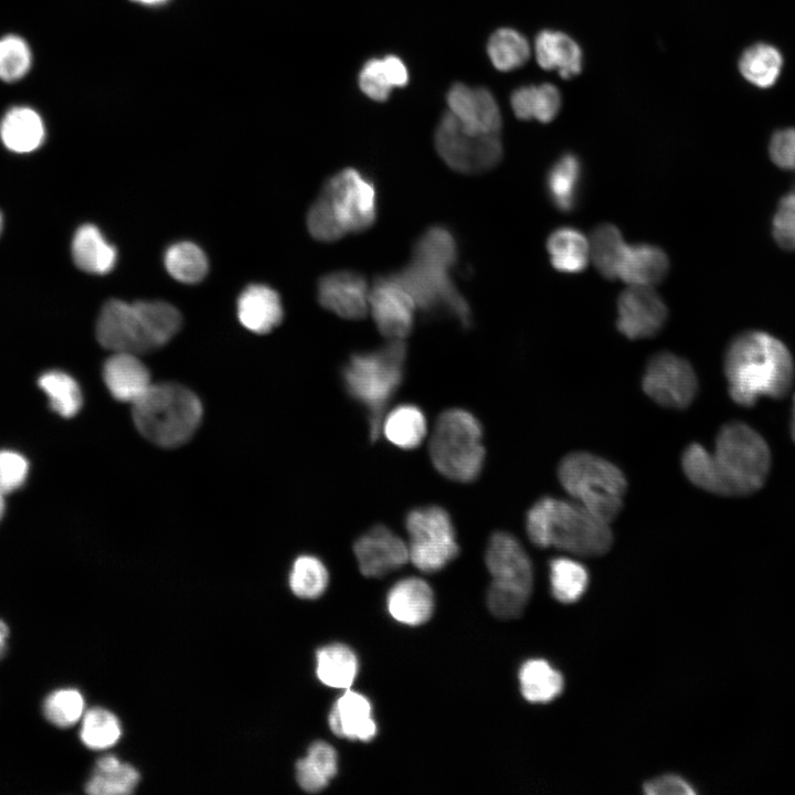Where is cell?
I'll list each match as a JSON object with an SVG mask.
<instances>
[{
	"instance_id": "cell-1",
	"label": "cell",
	"mask_w": 795,
	"mask_h": 795,
	"mask_svg": "<svg viewBox=\"0 0 795 795\" xmlns=\"http://www.w3.org/2000/svg\"><path fill=\"white\" fill-rule=\"evenodd\" d=\"M731 399L753 406L760 396L781 399L794 379V361L787 347L761 330H748L732 339L723 361Z\"/></svg>"
},
{
	"instance_id": "cell-2",
	"label": "cell",
	"mask_w": 795,
	"mask_h": 795,
	"mask_svg": "<svg viewBox=\"0 0 795 795\" xmlns=\"http://www.w3.org/2000/svg\"><path fill=\"white\" fill-rule=\"evenodd\" d=\"M526 531L539 548L554 547L580 556L602 555L614 540L610 522L573 499L551 496L539 498L527 511Z\"/></svg>"
},
{
	"instance_id": "cell-3",
	"label": "cell",
	"mask_w": 795,
	"mask_h": 795,
	"mask_svg": "<svg viewBox=\"0 0 795 795\" xmlns=\"http://www.w3.org/2000/svg\"><path fill=\"white\" fill-rule=\"evenodd\" d=\"M377 216L374 184L360 171L348 168L324 184L307 216L310 234L324 242L369 229Z\"/></svg>"
},
{
	"instance_id": "cell-4",
	"label": "cell",
	"mask_w": 795,
	"mask_h": 795,
	"mask_svg": "<svg viewBox=\"0 0 795 795\" xmlns=\"http://www.w3.org/2000/svg\"><path fill=\"white\" fill-rule=\"evenodd\" d=\"M405 358L404 341L389 340L377 350L352 354L341 371L348 395L365 410L372 442L379 437L385 409L402 382Z\"/></svg>"
},
{
	"instance_id": "cell-5",
	"label": "cell",
	"mask_w": 795,
	"mask_h": 795,
	"mask_svg": "<svg viewBox=\"0 0 795 795\" xmlns=\"http://www.w3.org/2000/svg\"><path fill=\"white\" fill-rule=\"evenodd\" d=\"M711 464L714 495H750L759 490L768 476L770 448L752 427L730 422L717 434Z\"/></svg>"
},
{
	"instance_id": "cell-6",
	"label": "cell",
	"mask_w": 795,
	"mask_h": 795,
	"mask_svg": "<svg viewBox=\"0 0 795 795\" xmlns=\"http://www.w3.org/2000/svg\"><path fill=\"white\" fill-rule=\"evenodd\" d=\"M202 417V405L188 388L177 383L151 384L132 404V418L148 441L176 447L195 432Z\"/></svg>"
},
{
	"instance_id": "cell-7",
	"label": "cell",
	"mask_w": 795,
	"mask_h": 795,
	"mask_svg": "<svg viewBox=\"0 0 795 795\" xmlns=\"http://www.w3.org/2000/svg\"><path fill=\"white\" fill-rule=\"evenodd\" d=\"M563 489L598 518L612 522L624 505L627 480L614 463L589 452L566 454L558 465Z\"/></svg>"
},
{
	"instance_id": "cell-8",
	"label": "cell",
	"mask_w": 795,
	"mask_h": 795,
	"mask_svg": "<svg viewBox=\"0 0 795 795\" xmlns=\"http://www.w3.org/2000/svg\"><path fill=\"white\" fill-rule=\"evenodd\" d=\"M435 469L458 481L475 480L483 470L485 447L478 418L463 409H448L437 417L428 443Z\"/></svg>"
},
{
	"instance_id": "cell-9",
	"label": "cell",
	"mask_w": 795,
	"mask_h": 795,
	"mask_svg": "<svg viewBox=\"0 0 795 795\" xmlns=\"http://www.w3.org/2000/svg\"><path fill=\"white\" fill-rule=\"evenodd\" d=\"M409 560L422 572L442 570L459 551L448 512L439 506L417 507L405 518Z\"/></svg>"
},
{
	"instance_id": "cell-10",
	"label": "cell",
	"mask_w": 795,
	"mask_h": 795,
	"mask_svg": "<svg viewBox=\"0 0 795 795\" xmlns=\"http://www.w3.org/2000/svg\"><path fill=\"white\" fill-rule=\"evenodd\" d=\"M487 569L492 577L487 595L506 605L526 606L532 591L531 561L512 534L496 531L489 538L486 556Z\"/></svg>"
},
{
	"instance_id": "cell-11",
	"label": "cell",
	"mask_w": 795,
	"mask_h": 795,
	"mask_svg": "<svg viewBox=\"0 0 795 795\" xmlns=\"http://www.w3.org/2000/svg\"><path fill=\"white\" fill-rule=\"evenodd\" d=\"M96 337L113 352L137 354L166 344L144 300L134 304L119 299L107 301L97 319Z\"/></svg>"
},
{
	"instance_id": "cell-12",
	"label": "cell",
	"mask_w": 795,
	"mask_h": 795,
	"mask_svg": "<svg viewBox=\"0 0 795 795\" xmlns=\"http://www.w3.org/2000/svg\"><path fill=\"white\" fill-rule=\"evenodd\" d=\"M451 267L441 263L412 258L396 276L413 297L416 307L427 312L444 311L463 327L470 326V309L453 284Z\"/></svg>"
},
{
	"instance_id": "cell-13",
	"label": "cell",
	"mask_w": 795,
	"mask_h": 795,
	"mask_svg": "<svg viewBox=\"0 0 795 795\" xmlns=\"http://www.w3.org/2000/svg\"><path fill=\"white\" fill-rule=\"evenodd\" d=\"M435 148L452 169L480 173L496 167L504 153L498 135H471L447 112L435 131Z\"/></svg>"
},
{
	"instance_id": "cell-14",
	"label": "cell",
	"mask_w": 795,
	"mask_h": 795,
	"mask_svg": "<svg viewBox=\"0 0 795 795\" xmlns=\"http://www.w3.org/2000/svg\"><path fill=\"white\" fill-rule=\"evenodd\" d=\"M642 388L658 405L682 410L695 400L698 380L688 360L670 351H659L646 363Z\"/></svg>"
},
{
	"instance_id": "cell-15",
	"label": "cell",
	"mask_w": 795,
	"mask_h": 795,
	"mask_svg": "<svg viewBox=\"0 0 795 795\" xmlns=\"http://www.w3.org/2000/svg\"><path fill=\"white\" fill-rule=\"evenodd\" d=\"M369 309L379 331L389 340H404L413 328L416 305L396 274L374 282Z\"/></svg>"
},
{
	"instance_id": "cell-16",
	"label": "cell",
	"mask_w": 795,
	"mask_h": 795,
	"mask_svg": "<svg viewBox=\"0 0 795 795\" xmlns=\"http://www.w3.org/2000/svg\"><path fill=\"white\" fill-rule=\"evenodd\" d=\"M668 319V308L654 287L628 286L617 299L616 327L630 340L656 336Z\"/></svg>"
},
{
	"instance_id": "cell-17",
	"label": "cell",
	"mask_w": 795,
	"mask_h": 795,
	"mask_svg": "<svg viewBox=\"0 0 795 795\" xmlns=\"http://www.w3.org/2000/svg\"><path fill=\"white\" fill-rule=\"evenodd\" d=\"M448 112L460 127L471 135H498L502 118L499 105L490 91L457 83L446 96Z\"/></svg>"
},
{
	"instance_id": "cell-18",
	"label": "cell",
	"mask_w": 795,
	"mask_h": 795,
	"mask_svg": "<svg viewBox=\"0 0 795 795\" xmlns=\"http://www.w3.org/2000/svg\"><path fill=\"white\" fill-rule=\"evenodd\" d=\"M360 572L368 577L384 576L409 561L407 544L383 524L361 534L353 544Z\"/></svg>"
},
{
	"instance_id": "cell-19",
	"label": "cell",
	"mask_w": 795,
	"mask_h": 795,
	"mask_svg": "<svg viewBox=\"0 0 795 795\" xmlns=\"http://www.w3.org/2000/svg\"><path fill=\"white\" fill-rule=\"evenodd\" d=\"M368 283L350 271L330 273L320 278L318 300L322 307L346 319H361L369 310Z\"/></svg>"
},
{
	"instance_id": "cell-20",
	"label": "cell",
	"mask_w": 795,
	"mask_h": 795,
	"mask_svg": "<svg viewBox=\"0 0 795 795\" xmlns=\"http://www.w3.org/2000/svg\"><path fill=\"white\" fill-rule=\"evenodd\" d=\"M328 722L330 730L339 738L369 742L377 734L370 701L350 689H346L335 702Z\"/></svg>"
},
{
	"instance_id": "cell-21",
	"label": "cell",
	"mask_w": 795,
	"mask_h": 795,
	"mask_svg": "<svg viewBox=\"0 0 795 795\" xmlns=\"http://www.w3.org/2000/svg\"><path fill=\"white\" fill-rule=\"evenodd\" d=\"M668 255L659 246L648 243L626 244L617 278L628 286L655 287L669 273Z\"/></svg>"
},
{
	"instance_id": "cell-22",
	"label": "cell",
	"mask_w": 795,
	"mask_h": 795,
	"mask_svg": "<svg viewBox=\"0 0 795 795\" xmlns=\"http://www.w3.org/2000/svg\"><path fill=\"white\" fill-rule=\"evenodd\" d=\"M103 378L113 398L131 404L152 384L145 364L128 352H114L104 363Z\"/></svg>"
},
{
	"instance_id": "cell-23",
	"label": "cell",
	"mask_w": 795,
	"mask_h": 795,
	"mask_svg": "<svg viewBox=\"0 0 795 795\" xmlns=\"http://www.w3.org/2000/svg\"><path fill=\"white\" fill-rule=\"evenodd\" d=\"M386 606L395 621L410 626L422 625L433 614L434 594L424 580L403 579L389 591Z\"/></svg>"
},
{
	"instance_id": "cell-24",
	"label": "cell",
	"mask_w": 795,
	"mask_h": 795,
	"mask_svg": "<svg viewBox=\"0 0 795 795\" xmlns=\"http://www.w3.org/2000/svg\"><path fill=\"white\" fill-rule=\"evenodd\" d=\"M533 52L541 68L556 71L562 78L569 80L582 71V50L574 39L563 32H539L534 39Z\"/></svg>"
},
{
	"instance_id": "cell-25",
	"label": "cell",
	"mask_w": 795,
	"mask_h": 795,
	"mask_svg": "<svg viewBox=\"0 0 795 795\" xmlns=\"http://www.w3.org/2000/svg\"><path fill=\"white\" fill-rule=\"evenodd\" d=\"M237 317L250 331L267 333L283 319L280 297L266 285H250L237 299Z\"/></svg>"
},
{
	"instance_id": "cell-26",
	"label": "cell",
	"mask_w": 795,
	"mask_h": 795,
	"mask_svg": "<svg viewBox=\"0 0 795 795\" xmlns=\"http://www.w3.org/2000/svg\"><path fill=\"white\" fill-rule=\"evenodd\" d=\"M583 163L573 152L560 156L549 168L545 189L550 202L560 212H572L581 197Z\"/></svg>"
},
{
	"instance_id": "cell-27",
	"label": "cell",
	"mask_w": 795,
	"mask_h": 795,
	"mask_svg": "<svg viewBox=\"0 0 795 795\" xmlns=\"http://www.w3.org/2000/svg\"><path fill=\"white\" fill-rule=\"evenodd\" d=\"M72 255L78 268L92 274L110 272L117 259L116 248L93 224H84L77 229L72 241Z\"/></svg>"
},
{
	"instance_id": "cell-28",
	"label": "cell",
	"mask_w": 795,
	"mask_h": 795,
	"mask_svg": "<svg viewBox=\"0 0 795 795\" xmlns=\"http://www.w3.org/2000/svg\"><path fill=\"white\" fill-rule=\"evenodd\" d=\"M552 266L563 274H579L590 261L589 237L572 226L555 229L547 240Z\"/></svg>"
},
{
	"instance_id": "cell-29",
	"label": "cell",
	"mask_w": 795,
	"mask_h": 795,
	"mask_svg": "<svg viewBox=\"0 0 795 795\" xmlns=\"http://www.w3.org/2000/svg\"><path fill=\"white\" fill-rule=\"evenodd\" d=\"M359 87L369 98L383 102L393 88L403 87L409 82V72L403 61L395 55L371 59L359 73Z\"/></svg>"
},
{
	"instance_id": "cell-30",
	"label": "cell",
	"mask_w": 795,
	"mask_h": 795,
	"mask_svg": "<svg viewBox=\"0 0 795 795\" xmlns=\"http://www.w3.org/2000/svg\"><path fill=\"white\" fill-rule=\"evenodd\" d=\"M510 104L517 118L548 124L558 116L562 98L555 85L542 83L518 87L511 94Z\"/></svg>"
},
{
	"instance_id": "cell-31",
	"label": "cell",
	"mask_w": 795,
	"mask_h": 795,
	"mask_svg": "<svg viewBox=\"0 0 795 795\" xmlns=\"http://www.w3.org/2000/svg\"><path fill=\"white\" fill-rule=\"evenodd\" d=\"M45 136L43 121L39 114L28 107L9 110L0 125V137L11 151L24 153L41 146Z\"/></svg>"
},
{
	"instance_id": "cell-32",
	"label": "cell",
	"mask_w": 795,
	"mask_h": 795,
	"mask_svg": "<svg viewBox=\"0 0 795 795\" xmlns=\"http://www.w3.org/2000/svg\"><path fill=\"white\" fill-rule=\"evenodd\" d=\"M140 775L130 764L121 762L115 755L100 757L85 784L91 795H126L134 792Z\"/></svg>"
},
{
	"instance_id": "cell-33",
	"label": "cell",
	"mask_w": 795,
	"mask_h": 795,
	"mask_svg": "<svg viewBox=\"0 0 795 795\" xmlns=\"http://www.w3.org/2000/svg\"><path fill=\"white\" fill-rule=\"evenodd\" d=\"M784 59L773 44L757 42L748 46L739 59V72L757 88H770L777 82Z\"/></svg>"
},
{
	"instance_id": "cell-34",
	"label": "cell",
	"mask_w": 795,
	"mask_h": 795,
	"mask_svg": "<svg viewBox=\"0 0 795 795\" xmlns=\"http://www.w3.org/2000/svg\"><path fill=\"white\" fill-rule=\"evenodd\" d=\"M381 432L394 446L414 449L422 444L427 432V423L418 406L401 404L384 415Z\"/></svg>"
},
{
	"instance_id": "cell-35",
	"label": "cell",
	"mask_w": 795,
	"mask_h": 795,
	"mask_svg": "<svg viewBox=\"0 0 795 795\" xmlns=\"http://www.w3.org/2000/svg\"><path fill=\"white\" fill-rule=\"evenodd\" d=\"M298 785L308 793H317L327 787L338 770L336 750L324 741L314 742L307 755L296 763Z\"/></svg>"
},
{
	"instance_id": "cell-36",
	"label": "cell",
	"mask_w": 795,
	"mask_h": 795,
	"mask_svg": "<svg viewBox=\"0 0 795 795\" xmlns=\"http://www.w3.org/2000/svg\"><path fill=\"white\" fill-rule=\"evenodd\" d=\"M358 672L356 654L346 645L331 644L316 654V674L326 686L349 689Z\"/></svg>"
},
{
	"instance_id": "cell-37",
	"label": "cell",
	"mask_w": 795,
	"mask_h": 795,
	"mask_svg": "<svg viewBox=\"0 0 795 795\" xmlns=\"http://www.w3.org/2000/svg\"><path fill=\"white\" fill-rule=\"evenodd\" d=\"M627 243L621 230L612 223L596 225L590 236V261L607 279H616L619 262Z\"/></svg>"
},
{
	"instance_id": "cell-38",
	"label": "cell",
	"mask_w": 795,
	"mask_h": 795,
	"mask_svg": "<svg viewBox=\"0 0 795 795\" xmlns=\"http://www.w3.org/2000/svg\"><path fill=\"white\" fill-rule=\"evenodd\" d=\"M519 681L523 697L533 703L553 700L564 685L562 675L542 659L526 661L520 668Z\"/></svg>"
},
{
	"instance_id": "cell-39",
	"label": "cell",
	"mask_w": 795,
	"mask_h": 795,
	"mask_svg": "<svg viewBox=\"0 0 795 795\" xmlns=\"http://www.w3.org/2000/svg\"><path fill=\"white\" fill-rule=\"evenodd\" d=\"M487 52L491 64L500 72H510L524 65L531 54L528 40L517 30L501 28L488 40Z\"/></svg>"
},
{
	"instance_id": "cell-40",
	"label": "cell",
	"mask_w": 795,
	"mask_h": 795,
	"mask_svg": "<svg viewBox=\"0 0 795 795\" xmlns=\"http://www.w3.org/2000/svg\"><path fill=\"white\" fill-rule=\"evenodd\" d=\"M39 388L49 399L53 411L63 417H72L82 407V392L78 383L67 373L50 370L38 379Z\"/></svg>"
},
{
	"instance_id": "cell-41",
	"label": "cell",
	"mask_w": 795,
	"mask_h": 795,
	"mask_svg": "<svg viewBox=\"0 0 795 795\" xmlns=\"http://www.w3.org/2000/svg\"><path fill=\"white\" fill-rule=\"evenodd\" d=\"M163 261L168 273L184 284L199 283L208 273L209 264L204 252L191 242L169 246Z\"/></svg>"
},
{
	"instance_id": "cell-42",
	"label": "cell",
	"mask_w": 795,
	"mask_h": 795,
	"mask_svg": "<svg viewBox=\"0 0 795 795\" xmlns=\"http://www.w3.org/2000/svg\"><path fill=\"white\" fill-rule=\"evenodd\" d=\"M550 581L553 596L562 603H572L585 592L589 573L573 559L556 558L550 562Z\"/></svg>"
},
{
	"instance_id": "cell-43",
	"label": "cell",
	"mask_w": 795,
	"mask_h": 795,
	"mask_svg": "<svg viewBox=\"0 0 795 795\" xmlns=\"http://www.w3.org/2000/svg\"><path fill=\"white\" fill-rule=\"evenodd\" d=\"M120 735V722L109 710L95 707L83 714L80 738L86 748L108 749L119 740Z\"/></svg>"
},
{
	"instance_id": "cell-44",
	"label": "cell",
	"mask_w": 795,
	"mask_h": 795,
	"mask_svg": "<svg viewBox=\"0 0 795 795\" xmlns=\"http://www.w3.org/2000/svg\"><path fill=\"white\" fill-rule=\"evenodd\" d=\"M329 574L325 564L314 555H300L293 564L289 574L292 592L306 600H315L326 591Z\"/></svg>"
},
{
	"instance_id": "cell-45",
	"label": "cell",
	"mask_w": 795,
	"mask_h": 795,
	"mask_svg": "<svg viewBox=\"0 0 795 795\" xmlns=\"http://www.w3.org/2000/svg\"><path fill=\"white\" fill-rule=\"evenodd\" d=\"M85 701L75 688H59L51 691L42 702L44 719L54 727L65 729L77 723L84 714Z\"/></svg>"
},
{
	"instance_id": "cell-46",
	"label": "cell",
	"mask_w": 795,
	"mask_h": 795,
	"mask_svg": "<svg viewBox=\"0 0 795 795\" xmlns=\"http://www.w3.org/2000/svg\"><path fill=\"white\" fill-rule=\"evenodd\" d=\"M413 257L452 267L457 258V244L449 230L433 226L415 243Z\"/></svg>"
},
{
	"instance_id": "cell-47",
	"label": "cell",
	"mask_w": 795,
	"mask_h": 795,
	"mask_svg": "<svg viewBox=\"0 0 795 795\" xmlns=\"http://www.w3.org/2000/svg\"><path fill=\"white\" fill-rule=\"evenodd\" d=\"M31 52L23 39L7 35L0 40V78L12 82L21 78L29 71Z\"/></svg>"
},
{
	"instance_id": "cell-48",
	"label": "cell",
	"mask_w": 795,
	"mask_h": 795,
	"mask_svg": "<svg viewBox=\"0 0 795 795\" xmlns=\"http://www.w3.org/2000/svg\"><path fill=\"white\" fill-rule=\"evenodd\" d=\"M772 235L780 247L795 251V184L777 204L772 220Z\"/></svg>"
},
{
	"instance_id": "cell-49",
	"label": "cell",
	"mask_w": 795,
	"mask_h": 795,
	"mask_svg": "<svg viewBox=\"0 0 795 795\" xmlns=\"http://www.w3.org/2000/svg\"><path fill=\"white\" fill-rule=\"evenodd\" d=\"M29 462L19 452L0 449V491L9 495L20 489L29 475Z\"/></svg>"
},
{
	"instance_id": "cell-50",
	"label": "cell",
	"mask_w": 795,
	"mask_h": 795,
	"mask_svg": "<svg viewBox=\"0 0 795 795\" xmlns=\"http://www.w3.org/2000/svg\"><path fill=\"white\" fill-rule=\"evenodd\" d=\"M768 156L778 168L795 171V127L774 131L768 142Z\"/></svg>"
},
{
	"instance_id": "cell-51",
	"label": "cell",
	"mask_w": 795,
	"mask_h": 795,
	"mask_svg": "<svg viewBox=\"0 0 795 795\" xmlns=\"http://www.w3.org/2000/svg\"><path fill=\"white\" fill-rule=\"evenodd\" d=\"M644 792L648 795H692L696 793L685 780L676 775H664L647 782L644 785Z\"/></svg>"
},
{
	"instance_id": "cell-52",
	"label": "cell",
	"mask_w": 795,
	"mask_h": 795,
	"mask_svg": "<svg viewBox=\"0 0 795 795\" xmlns=\"http://www.w3.org/2000/svg\"><path fill=\"white\" fill-rule=\"evenodd\" d=\"M10 635V629L8 624L0 618V661L3 659L8 651V644L7 639Z\"/></svg>"
},
{
	"instance_id": "cell-53",
	"label": "cell",
	"mask_w": 795,
	"mask_h": 795,
	"mask_svg": "<svg viewBox=\"0 0 795 795\" xmlns=\"http://www.w3.org/2000/svg\"><path fill=\"white\" fill-rule=\"evenodd\" d=\"M4 494L0 491V521L4 515L6 511V501H4Z\"/></svg>"
},
{
	"instance_id": "cell-54",
	"label": "cell",
	"mask_w": 795,
	"mask_h": 795,
	"mask_svg": "<svg viewBox=\"0 0 795 795\" xmlns=\"http://www.w3.org/2000/svg\"><path fill=\"white\" fill-rule=\"evenodd\" d=\"M793 403H794V405H793V417H792L791 431H792L793 439L795 442V395L793 399Z\"/></svg>"
},
{
	"instance_id": "cell-55",
	"label": "cell",
	"mask_w": 795,
	"mask_h": 795,
	"mask_svg": "<svg viewBox=\"0 0 795 795\" xmlns=\"http://www.w3.org/2000/svg\"><path fill=\"white\" fill-rule=\"evenodd\" d=\"M135 1H139V2L145 3V4H156V3H160V2H162V1H165V0H135Z\"/></svg>"
},
{
	"instance_id": "cell-56",
	"label": "cell",
	"mask_w": 795,
	"mask_h": 795,
	"mask_svg": "<svg viewBox=\"0 0 795 795\" xmlns=\"http://www.w3.org/2000/svg\"><path fill=\"white\" fill-rule=\"evenodd\" d=\"M2 223H3V220H2V214H1V212H0V234H1V231H2Z\"/></svg>"
}]
</instances>
